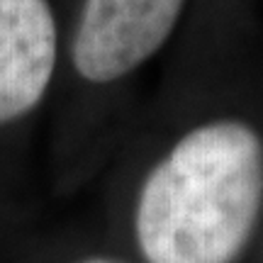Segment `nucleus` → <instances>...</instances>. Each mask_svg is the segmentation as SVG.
<instances>
[{
  "instance_id": "nucleus-2",
  "label": "nucleus",
  "mask_w": 263,
  "mask_h": 263,
  "mask_svg": "<svg viewBox=\"0 0 263 263\" xmlns=\"http://www.w3.org/2000/svg\"><path fill=\"white\" fill-rule=\"evenodd\" d=\"M185 0H85L71 39V61L90 83L120 81L159 51Z\"/></svg>"
},
{
  "instance_id": "nucleus-1",
  "label": "nucleus",
  "mask_w": 263,
  "mask_h": 263,
  "mask_svg": "<svg viewBox=\"0 0 263 263\" xmlns=\"http://www.w3.org/2000/svg\"><path fill=\"white\" fill-rule=\"evenodd\" d=\"M263 200V141L239 120L200 124L149 171L134 232L146 263H234Z\"/></svg>"
},
{
  "instance_id": "nucleus-4",
  "label": "nucleus",
  "mask_w": 263,
  "mask_h": 263,
  "mask_svg": "<svg viewBox=\"0 0 263 263\" xmlns=\"http://www.w3.org/2000/svg\"><path fill=\"white\" fill-rule=\"evenodd\" d=\"M81 263H120V261H112V258H85Z\"/></svg>"
},
{
  "instance_id": "nucleus-3",
  "label": "nucleus",
  "mask_w": 263,
  "mask_h": 263,
  "mask_svg": "<svg viewBox=\"0 0 263 263\" xmlns=\"http://www.w3.org/2000/svg\"><path fill=\"white\" fill-rule=\"evenodd\" d=\"M57 42L49 0H0V124L20 120L44 98Z\"/></svg>"
}]
</instances>
